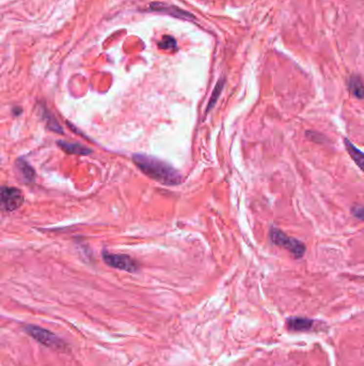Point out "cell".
Masks as SVG:
<instances>
[{
	"instance_id": "14",
	"label": "cell",
	"mask_w": 364,
	"mask_h": 366,
	"mask_svg": "<svg viewBox=\"0 0 364 366\" xmlns=\"http://www.w3.org/2000/svg\"><path fill=\"white\" fill-rule=\"evenodd\" d=\"M351 214L356 219L364 221V207L363 206H355V207L351 208Z\"/></svg>"
},
{
	"instance_id": "9",
	"label": "cell",
	"mask_w": 364,
	"mask_h": 366,
	"mask_svg": "<svg viewBox=\"0 0 364 366\" xmlns=\"http://www.w3.org/2000/svg\"><path fill=\"white\" fill-rule=\"evenodd\" d=\"M58 145L60 146L62 150L70 154H77V156H86L90 154L91 150L78 142H66V141H58Z\"/></svg>"
},
{
	"instance_id": "5",
	"label": "cell",
	"mask_w": 364,
	"mask_h": 366,
	"mask_svg": "<svg viewBox=\"0 0 364 366\" xmlns=\"http://www.w3.org/2000/svg\"><path fill=\"white\" fill-rule=\"evenodd\" d=\"M1 202L5 210L14 211L24 203V195L19 188L4 186L1 191Z\"/></svg>"
},
{
	"instance_id": "10",
	"label": "cell",
	"mask_w": 364,
	"mask_h": 366,
	"mask_svg": "<svg viewBox=\"0 0 364 366\" xmlns=\"http://www.w3.org/2000/svg\"><path fill=\"white\" fill-rule=\"evenodd\" d=\"M16 168L25 182H32L36 178V173L33 168L24 160H17Z\"/></svg>"
},
{
	"instance_id": "7",
	"label": "cell",
	"mask_w": 364,
	"mask_h": 366,
	"mask_svg": "<svg viewBox=\"0 0 364 366\" xmlns=\"http://www.w3.org/2000/svg\"><path fill=\"white\" fill-rule=\"evenodd\" d=\"M287 328L291 331H296V332H302V331H309L314 325V321L308 318L302 317H294L287 319L286 321Z\"/></svg>"
},
{
	"instance_id": "4",
	"label": "cell",
	"mask_w": 364,
	"mask_h": 366,
	"mask_svg": "<svg viewBox=\"0 0 364 366\" xmlns=\"http://www.w3.org/2000/svg\"><path fill=\"white\" fill-rule=\"evenodd\" d=\"M103 258L108 266L119 269V270H123L127 272H136L138 270V266L136 262L127 255L110 254L104 252Z\"/></svg>"
},
{
	"instance_id": "11",
	"label": "cell",
	"mask_w": 364,
	"mask_h": 366,
	"mask_svg": "<svg viewBox=\"0 0 364 366\" xmlns=\"http://www.w3.org/2000/svg\"><path fill=\"white\" fill-rule=\"evenodd\" d=\"M349 91L358 99H364V83L360 76L352 75L348 79Z\"/></svg>"
},
{
	"instance_id": "1",
	"label": "cell",
	"mask_w": 364,
	"mask_h": 366,
	"mask_svg": "<svg viewBox=\"0 0 364 366\" xmlns=\"http://www.w3.org/2000/svg\"><path fill=\"white\" fill-rule=\"evenodd\" d=\"M132 161L147 176L164 184H178L182 181L181 175L174 168L158 159L146 154H135Z\"/></svg>"
},
{
	"instance_id": "13",
	"label": "cell",
	"mask_w": 364,
	"mask_h": 366,
	"mask_svg": "<svg viewBox=\"0 0 364 366\" xmlns=\"http://www.w3.org/2000/svg\"><path fill=\"white\" fill-rule=\"evenodd\" d=\"M158 47L160 49H164V50H174V49H176L177 45H176L175 39L173 37H170V36L163 37V39H161L160 41L158 42Z\"/></svg>"
},
{
	"instance_id": "8",
	"label": "cell",
	"mask_w": 364,
	"mask_h": 366,
	"mask_svg": "<svg viewBox=\"0 0 364 366\" xmlns=\"http://www.w3.org/2000/svg\"><path fill=\"white\" fill-rule=\"evenodd\" d=\"M344 145L350 158L352 159V161L358 165V167L362 171H364V152H362L360 149H358V148L354 144H351V141L347 138L344 139Z\"/></svg>"
},
{
	"instance_id": "2",
	"label": "cell",
	"mask_w": 364,
	"mask_h": 366,
	"mask_svg": "<svg viewBox=\"0 0 364 366\" xmlns=\"http://www.w3.org/2000/svg\"><path fill=\"white\" fill-rule=\"evenodd\" d=\"M25 331L33 340H36L38 343L44 345L45 347L60 351L67 349V345L64 341L61 340L60 337L56 335L55 333L50 332V331L44 328L39 327V325L27 324L25 327Z\"/></svg>"
},
{
	"instance_id": "3",
	"label": "cell",
	"mask_w": 364,
	"mask_h": 366,
	"mask_svg": "<svg viewBox=\"0 0 364 366\" xmlns=\"http://www.w3.org/2000/svg\"><path fill=\"white\" fill-rule=\"evenodd\" d=\"M269 236L274 244L287 250L295 258L299 259L304 255L305 245L301 241H299V240L290 237L288 234L281 231L278 228L271 227Z\"/></svg>"
},
{
	"instance_id": "12",
	"label": "cell",
	"mask_w": 364,
	"mask_h": 366,
	"mask_svg": "<svg viewBox=\"0 0 364 366\" xmlns=\"http://www.w3.org/2000/svg\"><path fill=\"white\" fill-rule=\"evenodd\" d=\"M223 86H224V78H220V79H219V82L216 84L215 89H214V91H213L212 98H211V100H210L209 106H207V111H206V112L211 111L212 108H213L214 106H215L216 102L218 101L219 96H220V94H221V92H222Z\"/></svg>"
},
{
	"instance_id": "6",
	"label": "cell",
	"mask_w": 364,
	"mask_h": 366,
	"mask_svg": "<svg viewBox=\"0 0 364 366\" xmlns=\"http://www.w3.org/2000/svg\"><path fill=\"white\" fill-rule=\"evenodd\" d=\"M150 10L155 11V12H161V13L168 14V15H171L173 17H176V19H181V20H186V21L194 20V16L192 13L177 8L175 7V5H170L164 2H152L151 4H150Z\"/></svg>"
}]
</instances>
